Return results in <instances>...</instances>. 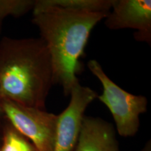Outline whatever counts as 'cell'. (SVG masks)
Here are the masks:
<instances>
[{"instance_id":"cell-1","label":"cell","mask_w":151,"mask_h":151,"mask_svg":"<svg viewBox=\"0 0 151 151\" xmlns=\"http://www.w3.org/2000/svg\"><path fill=\"white\" fill-rule=\"evenodd\" d=\"M109 13L73 10L58 6H34L32 22L51 57L55 84L70 95L79 83V59L84 53L92 30Z\"/></svg>"},{"instance_id":"cell-3","label":"cell","mask_w":151,"mask_h":151,"mask_svg":"<svg viewBox=\"0 0 151 151\" xmlns=\"http://www.w3.org/2000/svg\"><path fill=\"white\" fill-rule=\"evenodd\" d=\"M88 67L102 85V94L97 98L110 111L118 134L122 137H134L139 131V116L147 111L146 97L122 89L106 74L97 60H90Z\"/></svg>"},{"instance_id":"cell-4","label":"cell","mask_w":151,"mask_h":151,"mask_svg":"<svg viewBox=\"0 0 151 151\" xmlns=\"http://www.w3.org/2000/svg\"><path fill=\"white\" fill-rule=\"evenodd\" d=\"M1 109L9 124L38 151H53L58 115L8 99H1Z\"/></svg>"},{"instance_id":"cell-7","label":"cell","mask_w":151,"mask_h":151,"mask_svg":"<svg viewBox=\"0 0 151 151\" xmlns=\"http://www.w3.org/2000/svg\"><path fill=\"white\" fill-rule=\"evenodd\" d=\"M73 151H119L113 124L101 118L84 116Z\"/></svg>"},{"instance_id":"cell-10","label":"cell","mask_w":151,"mask_h":151,"mask_svg":"<svg viewBox=\"0 0 151 151\" xmlns=\"http://www.w3.org/2000/svg\"><path fill=\"white\" fill-rule=\"evenodd\" d=\"M32 0H0V32L3 20L8 16L20 17L35 6Z\"/></svg>"},{"instance_id":"cell-5","label":"cell","mask_w":151,"mask_h":151,"mask_svg":"<svg viewBox=\"0 0 151 151\" xmlns=\"http://www.w3.org/2000/svg\"><path fill=\"white\" fill-rule=\"evenodd\" d=\"M69 105L58 115L53 151H73L76 146L84 113L97 98L95 91L78 83L70 93Z\"/></svg>"},{"instance_id":"cell-2","label":"cell","mask_w":151,"mask_h":151,"mask_svg":"<svg viewBox=\"0 0 151 151\" xmlns=\"http://www.w3.org/2000/svg\"><path fill=\"white\" fill-rule=\"evenodd\" d=\"M55 84L51 57L41 38L0 41V96L20 104L46 110Z\"/></svg>"},{"instance_id":"cell-11","label":"cell","mask_w":151,"mask_h":151,"mask_svg":"<svg viewBox=\"0 0 151 151\" xmlns=\"http://www.w3.org/2000/svg\"><path fill=\"white\" fill-rule=\"evenodd\" d=\"M1 96H0V114L2 113H1Z\"/></svg>"},{"instance_id":"cell-9","label":"cell","mask_w":151,"mask_h":151,"mask_svg":"<svg viewBox=\"0 0 151 151\" xmlns=\"http://www.w3.org/2000/svg\"><path fill=\"white\" fill-rule=\"evenodd\" d=\"M0 151H38L29 139L18 132L11 124L5 126Z\"/></svg>"},{"instance_id":"cell-6","label":"cell","mask_w":151,"mask_h":151,"mask_svg":"<svg viewBox=\"0 0 151 151\" xmlns=\"http://www.w3.org/2000/svg\"><path fill=\"white\" fill-rule=\"evenodd\" d=\"M111 9L105 18L109 29H135L136 40L150 45V0H113Z\"/></svg>"},{"instance_id":"cell-8","label":"cell","mask_w":151,"mask_h":151,"mask_svg":"<svg viewBox=\"0 0 151 151\" xmlns=\"http://www.w3.org/2000/svg\"><path fill=\"white\" fill-rule=\"evenodd\" d=\"M113 0H39L35 6H58L73 10L109 13Z\"/></svg>"}]
</instances>
